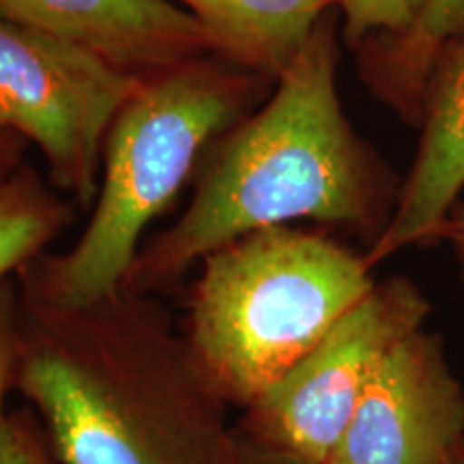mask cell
Masks as SVG:
<instances>
[{
    "label": "cell",
    "instance_id": "obj_19",
    "mask_svg": "<svg viewBox=\"0 0 464 464\" xmlns=\"http://www.w3.org/2000/svg\"><path fill=\"white\" fill-rule=\"evenodd\" d=\"M450 464H464V440H462L460 445H458L456 454L451 456V462Z\"/></svg>",
    "mask_w": 464,
    "mask_h": 464
},
{
    "label": "cell",
    "instance_id": "obj_12",
    "mask_svg": "<svg viewBox=\"0 0 464 464\" xmlns=\"http://www.w3.org/2000/svg\"><path fill=\"white\" fill-rule=\"evenodd\" d=\"M73 211L31 168L0 179V284L17 276L67 228Z\"/></svg>",
    "mask_w": 464,
    "mask_h": 464
},
{
    "label": "cell",
    "instance_id": "obj_18",
    "mask_svg": "<svg viewBox=\"0 0 464 464\" xmlns=\"http://www.w3.org/2000/svg\"><path fill=\"white\" fill-rule=\"evenodd\" d=\"M17 150H20V138H15V133H7L0 140V179L9 177L17 168V158H20Z\"/></svg>",
    "mask_w": 464,
    "mask_h": 464
},
{
    "label": "cell",
    "instance_id": "obj_1",
    "mask_svg": "<svg viewBox=\"0 0 464 464\" xmlns=\"http://www.w3.org/2000/svg\"><path fill=\"white\" fill-rule=\"evenodd\" d=\"M338 22L335 11L324 15L269 100L213 144L188 208L144 241L127 290L158 297L211 252L274 226L314 222L344 228L368 247L379 241L402 177L342 106Z\"/></svg>",
    "mask_w": 464,
    "mask_h": 464
},
{
    "label": "cell",
    "instance_id": "obj_8",
    "mask_svg": "<svg viewBox=\"0 0 464 464\" xmlns=\"http://www.w3.org/2000/svg\"><path fill=\"white\" fill-rule=\"evenodd\" d=\"M0 17L91 50L138 78L216 56L202 26L172 0H0Z\"/></svg>",
    "mask_w": 464,
    "mask_h": 464
},
{
    "label": "cell",
    "instance_id": "obj_7",
    "mask_svg": "<svg viewBox=\"0 0 464 464\" xmlns=\"http://www.w3.org/2000/svg\"><path fill=\"white\" fill-rule=\"evenodd\" d=\"M462 440L464 390L421 327L376 370L329 464H450Z\"/></svg>",
    "mask_w": 464,
    "mask_h": 464
},
{
    "label": "cell",
    "instance_id": "obj_3",
    "mask_svg": "<svg viewBox=\"0 0 464 464\" xmlns=\"http://www.w3.org/2000/svg\"><path fill=\"white\" fill-rule=\"evenodd\" d=\"M269 82L219 56L144 78L116 114L102 179L82 235L61 254H42L17 274L26 310L65 312L125 288L149 226L200 168L202 153L243 119Z\"/></svg>",
    "mask_w": 464,
    "mask_h": 464
},
{
    "label": "cell",
    "instance_id": "obj_17",
    "mask_svg": "<svg viewBox=\"0 0 464 464\" xmlns=\"http://www.w3.org/2000/svg\"><path fill=\"white\" fill-rule=\"evenodd\" d=\"M239 464H318V462L305 460V458L286 454V451H280V450H271L266 448V445H260L256 440L247 439L246 434L241 432Z\"/></svg>",
    "mask_w": 464,
    "mask_h": 464
},
{
    "label": "cell",
    "instance_id": "obj_10",
    "mask_svg": "<svg viewBox=\"0 0 464 464\" xmlns=\"http://www.w3.org/2000/svg\"><path fill=\"white\" fill-rule=\"evenodd\" d=\"M202 26L213 54L276 82L335 0H172Z\"/></svg>",
    "mask_w": 464,
    "mask_h": 464
},
{
    "label": "cell",
    "instance_id": "obj_11",
    "mask_svg": "<svg viewBox=\"0 0 464 464\" xmlns=\"http://www.w3.org/2000/svg\"><path fill=\"white\" fill-rule=\"evenodd\" d=\"M464 33V0H426L421 14L398 34H372L355 52L357 75L376 102L404 125H420L421 91L432 61Z\"/></svg>",
    "mask_w": 464,
    "mask_h": 464
},
{
    "label": "cell",
    "instance_id": "obj_16",
    "mask_svg": "<svg viewBox=\"0 0 464 464\" xmlns=\"http://www.w3.org/2000/svg\"><path fill=\"white\" fill-rule=\"evenodd\" d=\"M439 241L450 243L454 260L458 265V274L464 282V200H458L445 218L439 230Z\"/></svg>",
    "mask_w": 464,
    "mask_h": 464
},
{
    "label": "cell",
    "instance_id": "obj_14",
    "mask_svg": "<svg viewBox=\"0 0 464 464\" xmlns=\"http://www.w3.org/2000/svg\"><path fill=\"white\" fill-rule=\"evenodd\" d=\"M0 464H61L34 411H9L0 423Z\"/></svg>",
    "mask_w": 464,
    "mask_h": 464
},
{
    "label": "cell",
    "instance_id": "obj_5",
    "mask_svg": "<svg viewBox=\"0 0 464 464\" xmlns=\"http://www.w3.org/2000/svg\"><path fill=\"white\" fill-rule=\"evenodd\" d=\"M142 80L0 17V130L42 150L54 189L80 207L95 202L108 131Z\"/></svg>",
    "mask_w": 464,
    "mask_h": 464
},
{
    "label": "cell",
    "instance_id": "obj_15",
    "mask_svg": "<svg viewBox=\"0 0 464 464\" xmlns=\"http://www.w3.org/2000/svg\"><path fill=\"white\" fill-rule=\"evenodd\" d=\"M22 355V304L15 280L0 284V423L7 417V396L15 390Z\"/></svg>",
    "mask_w": 464,
    "mask_h": 464
},
{
    "label": "cell",
    "instance_id": "obj_2",
    "mask_svg": "<svg viewBox=\"0 0 464 464\" xmlns=\"http://www.w3.org/2000/svg\"><path fill=\"white\" fill-rule=\"evenodd\" d=\"M15 390L61 464H239V421L150 295L22 307Z\"/></svg>",
    "mask_w": 464,
    "mask_h": 464
},
{
    "label": "cell",
    "instance_id": "obj_6",
    "mask_svg": "<svg viewBox=\"0 0 464 464\" xmlns=\"http://www.w3.org/2000/svg\"><path fill=\"white\" fill-rule=\"evenodd\" d=\"M430 310L411 277L376 280L304 359L243 409L239 430L271 450L329 464L376 370Z\"/></svg>",
    "mask_w": 464,
    "mask_h": 464
},
{
    "label": "cell",
    "instance_id": "obj_20",
    "mask_svg": "<svg viewBox=\"0 0 464 464\" xmlns=\"http://www.w3.org/2000/svg\"><path fill=\"white\" fill-rule=\"evenodd\" d=\"M7 133H11V131H5V130H0V140H3V138L7 136Z\"/></svg>",
    "mask_w": 464,
    "mask_h": 464
},
{
    "label": "cell",
    "instance_id": "obj_13",
    "mask_svg": "<svg viewBox=\"0 0 464 464\" xmlns=\"http://www.w3.org/2000/svg\"><path fill=\"white\" fill-rule=\"evenodd\" d=\"M426 0H335L342 34L348 48H357L372 34H398L420 17Z\"/></svg>",
    "mask_w": 464,
    "mask_h": 464
},
{
    "label": "cell",
    "instance_id": "obj_9",
    "mask_svg": "<svg viewBox=\"0 0 464 464\" xmlns=\"http://www.w3.org/2000/svg\"><path fill=\"white\" fill-rule=\"evenodd\" d=\"M420 140L402 177L398 205L385 232L365 249L372 269L400 249L439 243V230L464 189V33L432 61L421 91Z\"/></svg>",
    "mask_w": 464,
    "mask_h": 464
},
{
    "label": "cell",
    "instance_id": "obj_4",
    "mask_svg": "<svg viewBox=\"0 0 464 464\" xmlns=\"http://www.w3.org/2000/svg\"><path fill=\"white\" fill-rule=\"evenodd\" d=\"M198 266L183 334L208 381L241 411L376 284L365 252L295 226L249 232Z\"/></svg>",
    "mask_w": 464,
    "mask_h": 464
}]
</instances>
